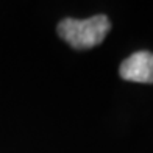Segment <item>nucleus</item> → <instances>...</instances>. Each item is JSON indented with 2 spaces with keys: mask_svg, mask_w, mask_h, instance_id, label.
Wrapping results in <instances>:
<instances>
[{
  "mask_svg": "<svg viewBox=\"0 0 153 153\" xmlns=\"http://www.w3.org/2000/svg\"><path fill=\"white\" fill-rule=\"evenodd\" d=\"M111 30V22L105 14L89 19H62L56 27L58 34L75 50H86L102 44Z\"/></svg>",
  "mask_w": 153,
  "mask_h": 153,
  "instance_id": "obj_1",
  "label": "nucleus"
},
{
  "mask_svg": "<svg viewBox=\"0 0 153 153\" xmlns=\"http://www.w3.org/2000/svg\"><path fill=\"white\" fill-rule=\"evenodd\" d=\"M119 75L133 83H153V53L136 52L122 61Z\"/></svg>",
  "mask_w": 153,
  "mask_h": 153,
  "instance_id": "obj_2",
  "label": "nucleus"
}]
</instances>
